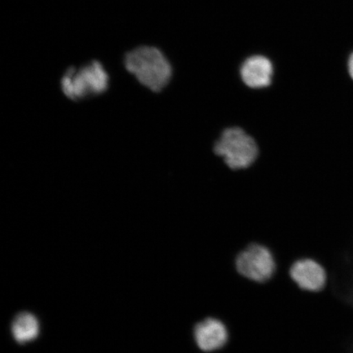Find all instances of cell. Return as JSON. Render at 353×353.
Instances as JSON below:
<instances>
[{
    "label": "cell",
    "mask_w": 353,
    "mask_h": 353,
    "mask_svg": "<svg viewBox=\"0 0 353 353\" xmlns=\"http://www.w3.org/2000/svg\"><path fill=\"white\" fill-rule=\"evenodd\" d=\"M234 265L238 274L256 284L268 283L279 269L274 251L259 241L250 242L243 247L236 254Z\"/></svg>",
    "instance_id": "cell-3"
},
{
    "label": "cell",
    "mask_w": 353,
    "mask_h": 353,
    "mask_svg": "<svg viewBox=\"0 0 353 353\" xmlns=\"http://www.w3.org/2000/svg\"><path fill=\"white\" fill-rule=\"evenodd\" d=\"M288 275L300 290L307 293L319 294L327 285V272L319 260L311 256L294 260L288 268Z\"/></svg>",
    "instance_id": "cell-6"
},
{
    "label": "cell",
    "mask_w": 353,
    "mask_h": 353,
    "mask_svg": "<svg viewBox=\"0 0 353 353\" xmlns=\"http://www.w3.org/2000/svg\"><path fill=\"white\" fill-rule=\"evenodd\" d=\"M241 76L247 86L252 88L268 87L272 83V63L266 57H250L241 65Z\"/></svg>",
    "instance_id": "cell-7"
},
{
    "label": "cell",
    "mask_w": 353,
    "mask_h": 353,
    "mask_svg": "<svg viewBox=\"0 0 353 353\" xmlns=\"http://www.w3.org/2000/svg\"><path fill=\"white\" fill-rule=\"evenodd\" d=\"M192 339L202 353H216L224 350L231 339L227 322L216 316H207L194 324Z\"/></svg>",
    "instance_id": "cell-5"
},
{
    "label": "cell",
    "mask_w": 353,
    "mask_h": 353,
    "mask_svg": "<svg viewBox=\"0 0 353 353\" xmlns=\"http://www.w3.org/2000/svg\"><path fill=\"white\" fill-rule=\"evenodd\" d=\"M125 65L141 85L156 92L169 85L173 73L170 61L153 46H140L128 52Z\"/></svg>",
    "instance_id": "cell-1"
},
{
    "label": "cell",
    "mask_w": 353,
    "mask_h": 353,
    "mask_svg": "<svg viewBox=\"0 0 353 353\" xmlns=\"http://www.w3.org/2000/svg\"><path fill=\"white\" fill-rule=\"evenodd\" d=\"M347 70L348 73H350V76L353 79V52L350 54V57H348Z\"/></svg>",
    "instance_id": "cell-9"
},
{
    "label": "cell",
    "mask_w": 353,
    "mask_h": 353,
    "mask_svg": "<svg viewBox=\"0 0 353 353\" xmlns=\"http://www.w3.org/2000/svg\"><path fill=\"white\" fill-rule=\"evenodd\" d=\"M12 334L15 341L20 344L32 342L39 334L38 319L32 313H19L12 321Z\"/></svg>",
    "instance_id": "cell-8"
},
{
    "label": "cell",
    "mask_w": 353,
    "mask_h": 353,
    "mask_svg": "<svg viewBox=\"0 0 353 353\" xmlns=\"http://www.w3.org/2000/svg\"><path fill=\"white\" fill-rule=\"evenodd\" d=\"M110 85L109 74L99 61L79 68H70L61 79V88L66 98L81 101L104 94Z\"/></svg>",
    "instance_id": "cell-2"
},
{
    "label": "cell",
    "mask_w": 353,
    "mask_h": 353,
    "mask_svg": "<svg viewBox=\"0 0 353 353\" xmlns=\"http://www.w3.org/2000/svg\"><path fill=\"white\" fill-rule=\"evenodd\" d=\"M214 152L223 157L233 170L248 168L258 157L259 149L255 141L239 128H231L223 132L216 143Z\"/></svg>",
    "instance_id": "cell-4"
}]
</instances>
